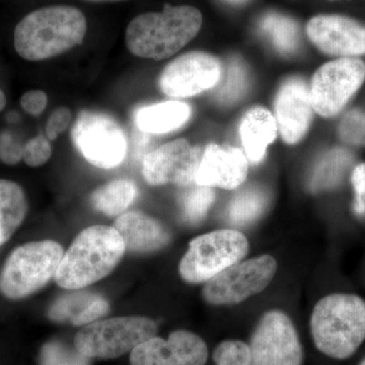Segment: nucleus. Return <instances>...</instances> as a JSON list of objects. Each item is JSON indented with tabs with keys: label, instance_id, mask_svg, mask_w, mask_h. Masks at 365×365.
Masks as SVG:
<instances>
[{
	"label": "nucleus",
	"instance_id": "nucleus-41",
	"mask_svg": "<svg viewBox=\"0 0 365 365\" xmlns=\"http://www.w3.org/2000/svg\"><path fill=\"white\" fill-rule=\"evenodd\" d=\"M359 365H365V359L362 360L361 364H360Z\"/></svg>",
	"mask_w": 365,
	"mask_h": 365
},
{
	"label": "nucleus",
	"instance_id": "nucleus-36",
	"mask_svg": "<svg viewBox=\"0 0 365 365\" xmlns=\"http://www.w3.org/2000/svg\"><path fill=\"white\" fill-rule=\"evenodd\" d=\"M20 103L24 111L32 116H40L47 107L48 96L43 91H29L21 96Z\"/></svg>",
	"mask_w": 365,
	"mask_h": 365
},
{
	"label": "nucleus",
	"instance_id": "nucleus-4",
	"mask_svg": "<svg viewBox=\"0 0 365 365\" xmlns=\"http://www.w3.org/2000/svg\"><path fill=\"white\" fill-rule=\"evenodd\" d=\"M314 345L327 356L346 359L365 340V302L355 294L327 295L311 317Z\"/></svg>",
	"mask_w": 365,
	"mask_h": 365
},
{
	"label": "nucleus",
	"instance_id": "nucleus-35",
	"mask_svg": "<svg viewBox=\"0 0 365 365\" xmlns=\"http://www.w3.org/2000/svg\"><path fill=\"white\" fill-rule=\"evenodd\" d=\"M351 182L354 189L353 210L359 216H365V163H359L352 172Z\"/></svg>",
	"mask_w": 365,
	"mask_h": 365
},
{
	"label": "nucleus",
	"instance_id": "nucleus-13",
	"mask_svg": "<svg viewBox=\"0 0 365 365\" xmlns=\"http://www.w3.org/2000/svg\"><path fill=\"white\" fill-rule=\"evenodd\" d=\"M202 155L201 148L192 145L186 139L163 144L144 157V180L150 186H190L195 182Z\"/></svg>",
	"mask_w": 365,
	"mask_h": 365
},
{
	"label": "nucleus",
	"instance_id": "nucleus-18",
	"mask_svg": "<svg viewBox=\"0 0 365 365\" xmlns=\"http://www.w3.org/2000/svg\"><path fill=\"white\" fill-rule=\"evenodd\" d=\"M114 227L123 239L126 251L148 254L160 251L172 240L169 230L141 211H128L117 218Z\"/></svg>",
	"mask_w": 365,
	"mask_h": 365
},
{
	"label": "nucleus",
	"instance_id": "nucleus-39",
	"mask_svg": "<svg viewBox=\"0 0 365 365\" xmlns=\"http://www.w3.org/2000/svg\"><path fill=\"white\" fill-rule=\"evenodd\" d=\"M86 1L88 2H107V1H124V0H86Z\"/></svg>",
	"mask_w": 365,
	"mask_h": 365
},
{
	"label": "nucleus",
	"instance_id": "nucleus-11",
	"mask_svg": "<svg viewBox=\"0 0 365 365\" xmlns=\"http://www.w3.org/2000/svg\"><path fill=\"white\" fill-rule=\"evenodd\" d=\"M252 365H302V347L299 334L287 314H264L250 343Z\"/></svg>",
	"mask_w": 365,
	"mask_h": 365
},
{
	"label": "nucleus",
	"instance_id": "nucleus-38",
	"mask_svg": "<svg viewBox=\"0 0 365 365\" xmlns=\"http://www.w3.org/2000/svg\"><path fill=\"white\" fill-rule=\"evenodd\" d=\"M6 95H4V91L0 90V112H1L2 110H4V108H6Z\"/></svg>",
	"mask_w": 365,
	"mask_h": 365
},
{
	"label": "nucleus",
	"instance_id": "nucleus-9",
	"mask_svg": "<svg viewBox=\"0 0 365 365\" xmlns=\"http://www.w3.org/2000/svg\"><path fill=\"white\" fill-rule=\"evenodd\" d=\"M276 271L277 262L270 255L237 262L205 282L203 299L213 306L240 304L263 292Z\"/></svg>",
	"mask_w": 365,
	"mask_h": 365
},
{
	"label": "nucleus",
	"instance_id": "nucleus-10",
	"mask_svg": "<svg viewBox=\"0 0 365 365\" xmlns=\"http://www.w3.org/2000/svg\"><path fill=\"white\" fill-rule=\"evenodd\" d=\"M365 81V63L359 58H339L314 72L309 86L314 111L319 116L339 115Z\"/></svg>",
	"mask_w": 365,
	"mask_h": 365
},
{
	"label": "nucleus",
	"instance_id": "nucleus-31",
	"mask_svg": "<svg viewBox=\"0 0 365 365\" xmlns=\"http://www.w3.org/2000/svg\"><path fill=\"white\" fill-rule=\"evenodd\" d=\"M338 133L345 143L365 146V111L354 109L346 113L338 127Z\"/></svg>",
	"mask_w": 365,
	"mask_h": 365
},
{
	"label": "nucleus",
	"instance_id": "nucleus-16",
	"mask_svg": "<svg viewBox=\"0 0 365 365\" xmlns=\"http://www.w3.org/2000/svg\"><path fill=\"white\" fill-rule=\"evenodd\" d=\"M314 112L304 79L292 78L282 83L276 96L275 120L285 143L295 144L306 136Z\"/></svg>",
	"mask_w": 365,
	"mask_h": 365
},
{
	"label": "nucleus",
	"instance_id": "nucleus-7",
	"mask_svg": "<svg viewBox=\"0 0 365 365\" xmlns=\"http://www.w3.org/2000/svg\"><path fill=\"white\" fill-rule=\"evenodd\" d=\"M248 252V240L239 230L225 228L199 235L190 242L180 262V276L191 284L207 282L242 261Z\"/></svg>",
	"mask_w": 365,
	"mask_h": 365
},
{
	"label": "nucleus",
	"instance_id": "nucleus-40",
	"mask_svg": "<svg viewBox=\"0 0 365 365\" xmlns=\"http://www.w3.org/2000/svg\"><path fill=\"white\" fill-rule=\"evenodd\" d=\"M225 1L230 2V4H239L242 2H246L247 0H225Z\"/></svg>",
	"mask_w": 365,
	"mask_h": 365
},
{
	"label": "nucleus",
	"instance_id": "nucleus-3",
	"mask_svg": "<svg viewBox=\"0 0 365 365\" xmlns=\"http://www.w3.org/2000/svg\"><path fill=\"white\" fill-rule=\"evenodd\" d=\"M125 251L123 239L114 227H86L64 252L55 280L64 289H83L111 274Z\"/></svg>",
	"mask_w": 365,
	"mask_h": 365
},
{
	"label": "nucleus",
	"instance_id": "nucleus-29",
	"mask_svg": "<svg viewBox=\"0 0 365 365\" xmlns=\"http://www.w3.org/2000/svg\"><path fill=\"white\" fill-rule=\"evenodd\" d=\"M88 357L58 341L47 343L40 353L41 365H88Z\"/></svg>",
	"mask_w": 365,
	"mask_h": 365
},
{
	"label": "nucleus",
	"instance_id": "nucleus-28",
	"mask_svg": "<svg viewBox=\"0 0 365 365\" xmlns=\"http://www.w3.org/2000/svg\"><path fill=\"white\" fill-rule=\"evenodd\" d=\"M215 200V192L211 187H193L182 197L181 206L182 216L190 225L202 222L209 209Z\"/></svg>",
	"mask_w": 365,
	"mask_h": 365
},
{
	"label": "nucleus",
	"instance_id": "nucleus-26",
	"mask_svg": "<svg viewBox=\"0 0 365 365\" xmlns=\"http://www.w3.org/2000/svg\"><path fill=\"white\" fill-rule=\"evenodd\" d=\"M98 294L88 292H71L55 300L48 311V318L57 323H71L76 326L79 317L95 302Z\"/></svg>",
	"mask_w": 365,
	"mask_h": 365
},
{
	"label": "nucleus",
	"instance_id": "nucleus-19",
	"mask_svg": "<svg viewBox=\"0 0 365 365\" xmlns=\"http://www.w3.org/2000/svg\"><path fill=\"white\" fill-rule=\"evenodd\" d=\"M275 117L265 108L256 107L247 112L240 125V135L245 155L252 163L263 160L269 144L277 136Z\"/></svg>",
	"mask_w": 365,
	"mask_h": 365
},
{
	"label": "nucleus",
	"instance_id": "nucleus-21",
	"mask_svg": "<svg viewBox=\"0 0 365 365\" xmlns=\"http://www.w3.org/2000/svg\"><path fill=\"white\" fill-rule=\"evenodd\" d=\"M28 208V199L20 185L0 179V246L6 244L21 227Z\"/></svg>",
	"mask_w": 365,
	"mask_h": 365
},
{
	"label": "nucleus",
	"instance_id": "nucleus-32",
	"mask_svg": "<svg viewBox=\"0 0 365 365\" xmlns=\"http://www.w3.org/2000/svg\"><path fill=\"white\" fill-rule=\"evenodd\" d=\"M51 155V144L47 137H34L24 145L23 160L29 167H41L50 160Z\"/></svg>",
	"mask_w": 365,
	"mask_h": 365
},
{
	"label": "nucleus",
	"instance_id": "nucleus-1",
	"mask_svg": "<svg viewBox=\"0 0 365 365\" xmlns=\"http://www.w3.org/2000/svg\"><path fill=\"white\" fill-rule=\"evenodd\" d=\"M86 29L85 14L76 7H43L26 14L16 25L14 48L28 61L53 58L81 45Z\"/></svg>",
	"mask_w": 365,
	"mask_h": 365
},
{
	"label": "nucleus",
	"instance_id": "nucleus-22",
	"mask_svg": "<svg viewBox=\"0 0 365 365\" xmlns=\"http://www.w3.org/2000/svg\"><path fill=\"white\" fill-rule=\"evenodd\" d=\"M138 196L135 182L128 179H117L103 185L91 196V202L98 212L106 216L123 215Z\"/></svg>",
	"mask_w": 365,
	"mask_h": 365
},
{
	"label": "nucleus",
	"instance_id": "nucleus-2",
	"mask_svg": "<svg viewBox=\"0 0 365 365\" xmlns=\"http://www.w3.org/2000/svg\"><path fill=\"white\" fill-rule=\"evenodd\" d=\"M203 19L190 6H165L160 13L141 14L129 23L125 41L139 58L163 60L179 52L198 35Z\"/></svg>",
	"mask_w": 365,
	"mask_h": 365
},
{
	"label": "nucleus",
	"instance_id": "nucleus-5",
	"mask_svg": "<svg viewBox=\"0 0 365 365\" xmlns=\"http://www.w3.org/2000/svg\"><path fill=\"white\" fill-rule=\"evenodd\" d=\"M63 255L61 245L52 240L18 247L0 273V292L14 300L35 294L55 277Z\"/></svg>",
	"mask_w": 365,
	"mask_h": 365
},
{
	"label": "nucleus",
	"instance_id": "nucleus-17",
	"mask_svg": "<svg viewBox=\"0 0 365 365\" xmlns=\"http://www.w3.org/2000/svg\"><path fill=\"white\" fill-rule=\"evenodd\" d=\"M248 170V158L241 150L210 143L203 151L195 184L211 188L234 190L245 182Z\"/></svg>",
	"mask_w": 365,
	"mask_h": 365
},
{
	"label": "nucleus",
	"instance_id": "nucleus-20",
	"mask_svg": "<svg viewBox=\"0 0 365 365\" xmlns=\"http://www.w3.org/2000/svg\"><path fill=\"white\" fill-rule=\"evenodd\" d=\"M191 107L179 101L144 106L135 113V124L146 134H165L181 128L191 116Z\"/></svg>",
	"mask_w": 365,
	"mask_h": 365
},
{
	"label": "nucleus",
	"instance_id": "nucleus-6",
	"mask_svg": "<svg viewBox=\"0 0 365 365\" xmlns=\"http://www.w3.org/2000/svg\"><path fill=\"white\" fill-rule=\"evenodd\" d=\"M158 325L146 317H118L83 326L74 337L79 353L97 359H114L157 336Z\"/></svg>",
	"mask_w": 365,
	"mask_h": 365
},
{
	"label": "nucleus",
	"instance_id": "nucleus-37",
	"mask_svg": "<svg viewBox=\"0 0 365 365\" xmlns=\"http://www.w3.org/2000/svg\"><path fill=\"white\" fill-rule=\"evenodd\" d=\"M110 311V304L107 299L98 295L95 302L86 309L85 313L79 317L76 326H86L93 322L98 321L102 317L106 316Z\"/></svg>",
	"mask_w": 365,
	"mask_h": 365
},
{
	"label": "nucleus",
	"instance_id": "nucleus-8",
	"mask_svg": "<svg viewBox=\"0 0 365 365\" xmlns=\"http://www.w3.org/2000/svg\"><path fill=\"white\" fill-rule=\"evenodd\" d=\"M71 140L93 167L111 170L123 163L128 143L121 125L104 113H79L71 129Z\"/></svg>",
	"mask_w": 365,
	"mask_h": 365
},
{
	"label": "nucleus",
	"instance_id": "nucleus-27",
	"mask_svg": "<svg viewBox=\"0 0 365 365\" xmlns=\"http://www.w3.org/2000/svg\"><path fill=\"white\" fill-rule=\"evenodd\" d=\"M247 86L248 73L246 67L239 59H230L216 85V98L225 104H232L242 97Z\"/></svg>",
	"mask_w": 365,
	"mask_h": 365
},
{
	"label": "nucleus",
	"instance_id": "nucleus-15",
	"mask_svg": "<svg viewBox=\"0 0 365 365\" xmlns=\"http://www.w3.org/2000/svg\"><path fill=\"white\" fill-rule=\"evenodd\" d=\"M309 40L325 54L340 58L365 55V25L340 14H319L307 24Z\"/></svg>",
	"mask_w": 365,
	"mask_h": 365
},
{
	"label": "nucleus",
	"instance_id": "nucleus-34",
	"mask_svg": "<svg viewBox=\"0 0 365 365\" xmlns=\"http://www.w3.org/2000/svg\"><path fill=\"white\" fill-rule=\"evenodd\" d=\"M72 113L67 107H60L52 113L46 125V134L49 140H56L60 134L71 124Z\"/></svg>",
	"mask_w": 365,
	"mask_h": 365
},
{
	"label": "nucleus",
	"instance_id": "nucleus-25",
	"mask_svg": "<svg viewBox=\"0 0 365 365\" xmlns=\"http://www.w3.org/2000/svg\"><path fill=\"white\" fill-rule=\"evenodd\" d=\"M260 29L282 54H292L299 47V26L287 16L277 13L265 14L261 19Z\"/></svg>",
	"mask_w": 365,
	"mask_h": 365
},
{
	"label": "nucleus",
	"instance_id": "nucleus-23",
	"mask_svg": "<svg viewBox=\"0 0 365 365\" xmlns=\"http://www.w3.org/2000/svg\"><path fill=\"white\" fill-rule=\"evenodd\" d=\"M351 153L345 148H333L326 153L317 163L309 181L312 192H321L335 188L344 179L351 167Z\"/></svg>",
	"mask_w": 365,
	"mask_h": 365
},
{
	"label": "nucleus",
	"instance_id": "nucleus-30",
	"mask_svg": "<svg viewBox=\"0 0 365 365\" xmlns=\"http://www.w3.org/2000/svg\"><path fill=\"white\" fill-rule=\"evenodd\" d=\"M215 365H252L249 345L239 340L223 341L213 352Z\"/></svg>",
	"mask_w": 365,
	"mask_h": 365
},
{
	"label": "nucleus",
	"instance_id": "nucleus-14",
	"mask_svg": "<svg viewBox=\"0 0 365 365\" xmlns=\"http://www.w3.org/2000/svg\"><path fill=\"white\" fill-rule=\"evenodd\" d=\"M208 348L202 338L187 330H177L168 339L155 337L130 352L131 365H205Z\"/></svg>",
	"mask_w": 365,
	"mask_h": 365
},
{
	"label": "nucleus",
	"instance_id": "nucleus-24",
	"mask_svg": "<svg viewBox=\"0 0 365 365\" xmlns=\"http://www.w3.org/2000/svg\"><path fill=\"white\" fill-rule=\"evenodd\" d=\"M268 194L260 187H248L232 197L227 209V222L235 227L251 225L265 212Z\"/></svg>",
	"mask_w": 365,
	"mask_h": 365
},
{
	"label": "nucleus",
	"instance_id": "nucleus-33",
	"mask_svg": "<svg viewBox=\"0 0 365 365\" xmlns=\"http://www.w3.org/2000/svg\"><path fill=\"white\" fill-rule=\"evenodd\" d=\"M24 145L9 131L0 133V160L6 165H16L23 160Z\"/></svg>",
	"mask_w": 365,
	"mask_h": 365
},
{
	"label": "nucleus",
	"instance_id": "nucleus-12",
	"mask_svg": "<svg viewBox=\"0 0 365 365\" xmlns=\"http://www.w3.org/2000/svg\"><path fill=\"white\" fill-rule=\"evenodd\" d=\"M222 73V63L213 55L203 51L189 52L165 67L158 85L169 97H194L215 88Z\"/></svg>",
	"mask_w": 365,
	"mask_h": 365
}]
</instances>
